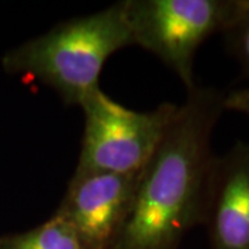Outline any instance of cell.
I'll use <instances>...</instances> for the list:
<instances>
[{
  "label": "cell",
  "instance_id": "cell-1",
  "mask_svg": "<svg viewBox=\"0 0 249 249\" xmlns=\"http://www.w3.org/2000/svg\"><path fill=\"white\" fill-rule=\"evenodd\" d=\"M187 93L142 169L132 211L114 249H178L187 232L204 224L216 158L211 142L224 111V94L202 86Z\"/></svg>",
  "mask_w": 249,
  "mask_h": 249
},
{
  "label": "cell",
  "instance_id": "cell-2",
  "mask_svg": "<svg viewBox=\"0 0 249 249\" xmlns=\"http://www.w3.org/2000/svg\"><path fill=\"white\" fill-rule=\"evenodd\" d=\"M133 45L119 1L94 14L62 21L11 50L3 58L6 70L39 80L67 106H79L100 88V73L118 50Z\"/></svg>",
  "mask_w": 249,
  "mask_h": 249
},
{
  "label": "cell",
  "instance_id": "cell-3",
  "mask_svg": "<svg viewBox=\"0 0 249 249\" xmlns=\"http://www.w3.org/2000/svg\"><path fill=\"white\" fill-rule=\"evenodd\" d=\"M124 11L133 45L157 55L194 89V60L206 39L224 32L242 0H124Z\"/></svg>",
  "mask_w": 249,
  "mask_h": 249
},
{
  "label": "cell",
  "instance_id": "cell-4",
  "mask_svg": "<svg viewBox=\"0 0 249 249\" xmlns=\"http://www.w3.org/2000/svg\"><path fill=\"white\" fill-rule=\"evenodd\" d=\"M85 130L75 173H137L150 162L178 114V106L163 103L139 112L93 90L80 104Z\"/></svg>",
  "mask_w": 249,
  "mask_h": 249
},
{
  "label": "cell",
  "instance_id": "cell-5",
  "mask_svg": "<svg viewBox=\"0 0 249 249\" xmlns=\"http://www.w3.org/2000/svg\"><path fill=\"white\" fill-rule=\"evenodd\" d=\"M142 172L73 173L55 213L73 229L82 248L114 249L132 211Z\"/></svg>",
  "mask_w": 249,
  "mask_h": 249
},
{
  "label": "cell",
  "instance_id": "cell-6",
  "mask_svg": "<svg viewBox=\"0 0 249 249\" xmlns=\"http://www.w3.org/2000/svg\"><path fill=\"white\" fill-rule=\"evenodd\" d=\"M204 226L212 249H249V142L214 158Z\"/></svg>",
  "mask_w": 249,
  "mask_h": 249
},
{
  "label": "cell",
  "instance_id": "cell-7",
  "mask_svg": "<svg viewBox=\"0 0 249 249\" xmlns=\"http://www.w3.org/2000/svg\"><path fill=\"white\" fill-rule=\"evenodd\" d=\"M0 249H83L71 226L54 213L49 220L19 234L0 237Z\"/></svg>",
  "mask_w": 249,
  "mask_h": 249
},
{
  "label": "cell",
  "instance_id": "cell-8",
  "mask_svg": "<svg viewBox=\"0 0 249 249\" xmlns=\"http://www.w3.org/2000/svg\"><path fill=\"white\" fill-rule=\"evenodd\" d=\"M229 52L238 61L245 76H249V0H242L238 14L223 32Z\"/></svg>",
  "mask_w": 249,
  "mask_h": 249
},
{
  "label": "cell",
  "instance_id": "cell-9",
  "mask_svg": "<svg viewBox=\"0 0 249 249\" xmlns=\"http://www.w3.org/2000/svg\"><path fill=\"white\" fill-rule=\"evenodd\" d=\"M223 107L249 116V88L235 89L223 96Z\"/></svg>",
  "mask_w": 249,
  "mask_h": 249
}]
</instances>
